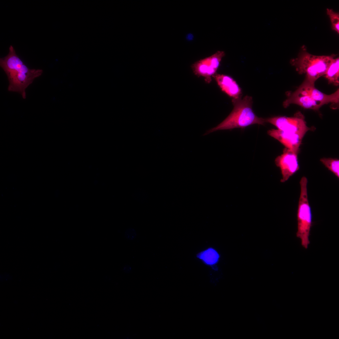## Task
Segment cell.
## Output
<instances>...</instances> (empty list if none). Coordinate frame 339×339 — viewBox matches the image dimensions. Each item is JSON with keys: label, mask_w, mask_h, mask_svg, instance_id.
<instances>
[{"label": "cell", "mask_w": 339, "mask_h": 339, "mask_svg": "<svg viewBox=\"0 0 339 339\" xmlns=\"http://www.w3.org/2000/svg\"><path fill=\"white\" fill-rule=\"evenodd\" d=\"M267 133L279 142L285 148L299 153V147L304 136L294 132L278 129L269 130Z\"/></svg>", "instance_id": "9"}, {"label": "cell", "mask_w": 339, "mask_h": 339, "mask_svg": "<svg viewBox=\"0 0 339 339\" xmlns=\"http://www.w3.org/2000/svg\"><path fill=\"white\" fill-rule=\"evenodd\" d=\"M308 180L303 176L300 181V193L297 213V231L296 236L301 240L302 245L308 247L310 242L309 237L312 223V214L307 194Z\"/></svg>", "instance_id": "5"}, {"label": "cell", "mask_w": 339, "mask_h": 339, "mask_svg": "<svg viewBox=\"0 0 339 339\" xmlns=\"http://www.w3.org/2000/svg\"><path fill=\"white\" fill-rule=\"evenodd\" d=\"M225 55L224 51H218L209 56L196 62L191 66L193 73L198 77H203L206 82L209 83L211 77L216 73Z\"/></svg>", "instance_id": "7"}, {"label": "cell", "mask_w": 339, "mask_h": 339, "mask_svg": "<svg viewBox=\"0 0 339 339\" xmlns=\"http://www.w3.org/2000/svg\"><path fill=\"white\" fill-rule=\"evenodd\" d=\"M0 66L8 77V90L18 93L24 99L26 98V89L43 72L42 69L29 68L17 55L12 45L9 47L8 54L0 58Z\"/></svg>", "instance_id": "1"}, {"label": "cell", "mask_w": 339, "mask_h": 339, "mask_svg": "<svg viewBox=\"0 0 339 339\" xmlns=\"http://www.w3.org/2000/svg\"><path fill=\"white\" fill-rule=\"evenodd\" d=\"M234 108L228 116L215 127L207 131L204 135L218 131L236 128H244L255 124L264 125L265 119L257 116L254 112L251 96L246 95L232 99Z\"/></svg>", "instance_id": "3"}, {"label": "cell", "mask_w": 339, "mask_h": 339, "mask_svg": "<svg viewBox=\"0 0 339 339\" xmlns=\"http://www.w3.org/2000/svg\"><path fill=\"white\" fill-rule=\"evenodd\" d=\"M213 77L222 91L229 96L233 99L241 97V89L232 78L227 75L217 73Z\"/></svg>", "instance_id": "10"}, {"label": "cell", "mask_w": 339, "mask_h": 339, "mask_svg": "<svg viewBox=\"0 0 339 339\" xmlns=\"http://www.w3.org/2000/svg\"><path fill=\"white\" fill-rule=\"evenodd\" d=\"M125 236L128 239L132 240L135 239L136 236V232L134 229L129 228L125 231Z\"/></svg>", "instance_id": "16"}, {"label": "cell", "mask_w": 339, "mask_h": 339, "mask_svg": "<svg viewBox=\"0 0 339 339\" xmlns=\"http://www.w3.org/2000/svg\"><path fill=\"white\" fill-rule=\"evenodd\" d=\"M132 196L136 201L141 204L146 203L148 200V196L147 193L142 189L136 190L134 191Z\"/></svg>", "instance_id": "15"}, {"label": "cell", "mask_w": 339, "mask_h": 339, "mask_svg": "<svg viewBox=\"0 0 339 339\" xmlns=\"http://www.w3.org/2000/svg\"><path fill=\"white\" fill-rule=\"evenodd\" d=\"M320 161L329 170L339 178V160L337 159L322 158Z\"/></svg>", "instance_id": "13"}, {"label": "cell", "mask_w": 339, "mask_h": 339, "mask_svg": "<svg viewBox=\"0 0 339 339\" xmlns=\"http://www.w3.org/2000/svg\"><path fill=\"white\" fill-rule=\"evenodd\" d=\"M265 119L266 123L273 125L278 129L294 132L303 136L309 131L315 129L314 126L310 127L307 126L305 117L299 111L292 117L278 116Z\"/></svg>", "instance_id": "6"}, {"label": "cell", "mask_w": 339, "mask_h": 339, "mask_svg": "<svg viewBox=\"0 0 339 339\" xmlns=\"http://www.w3.org/2000/svg\"><path fill=\"white\" fill-rule=\"evenodd\" d=\"M197 257L207 264L213 265L218 261L219 256L215 250L210 248L199 253Z\"/></svg>", "instance_id": "12"}, {"label": "cell", "mask_w": 339, "mask_h": 339, "mask_svg": "<svg viewBox=\"0 0 339 339\" xmlns=\"http://www.w3.org/2000/svg\"><path fill=\"white\" fill-rule=\"evenodd\" d=\"M323 76L327 80L329 83L336 86L339 85V57L333 58Z\"/></svg>", "instance_id": "11"}, {"label": "cell", "mask_w": 339, "mask_h": 339, "mask_svg": "<svg viewBox=\"0 0 339 339\" xmlns=\"http://www.w3.org/2000/svg\"><path fill=\"white\" fill-rule=\"evenodd\" d=\"M299 152L285 148L283 153L275 160L276 166L281 170L282 178L280 181L286 182L299 169L298 155Z\"/></svg>", "instance_id": "8"}, {"label": "cell", "mask_w": 339, "mask_h": 339, "mask_svg": "<svg viewBox=\"0 0 339 339\" xmlns=\"http://www.w3.org/2000/svg\"><path fill=\"white\" fill-rule=\"evenodd\" d=\"M335 56L334 54L314 55L303 48L297 57L290 60V63L299 74L305 75V79L315 83L317 79L324 75Z\"/></svg>", "instance_id": "4"}, {"label": "cell", "mask_w": 339, "mask_h": 339, "mask_svg": "<svg viewBox=\"0 0 339 339\" xmlns=\"http://www.w3.org/2000/svg\"><path fill=\"white\" fill-rule=\"evenodd\" d=\"M287 99L282 103L285 108L293 104L306 109L318 110L325 105L331 103L333 109H337L339 103V89L327 94L317 89L315 83L305 79L295 91L286 93Z\"/></svg>", "instance_id": "2"}, {"label": "cell", "mask_w": 339, "mask_h": 339, "mask_svg": "<svg viewBox=\"0 0 339 339\" xmlns=\"http://www.w3.org/2000/svg\"><path fill=\"white\" fill-rule=\"evenodd\" d=\"M326 13L330 20L332 29L339 34V13L332 9L327 8Z\"/></svg>", "instance_id": "14"}]
</instances>
